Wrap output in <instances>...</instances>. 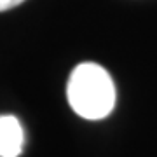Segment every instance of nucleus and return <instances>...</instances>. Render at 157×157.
I'll use <instances>...</instances> for the list:
<instances>
[{
    "instance_id": "nucleus-1",
    "label": "nucleus",
    "mask_w": 157,
    "mask_h": 157,
    "mask_svg": "<svg viewBox=\"0 0 157 157\" xmlns=\"http://www.w3.org/2000/svg\"><path fill=\"white\" fill-rule=\"evenodd\" d=\"M67 96L77 115L100 121L113 110L115 86L103 67L96 63H80L68 78Z\"/></svg>"
},
{
    "instance_id": "nucleus-2",
    "label": "nucleus",
    "mask_w": 157,
    "mask_h": 157,
    "mask_svg": "<svg viewBox=\"0 0 157 157\" xmlns=\"http://www.w3.org/2000/svg\"><path fill=\"white\" fill-rule=\"evenodd\" d=\"M23 128L14 115L0 117V157H17L23 150Z\"/></svg>"
},
{
    "instance_id": "nucleus-3",
    "label": "nucleus",
    "mask_w": 157,
    "mask_h": 157,
    "mask_svg": "<svg viewBox=\"0 0 157 157\" xmlns=\"http://www.w3.org/2000/svg\"><path fill=\"white\" fill-rule=\"evenodd\" d=\"M25 0H0V12L2 11H7V9H12V7L23 4Z\"/></svg>"
}]
</instances>
